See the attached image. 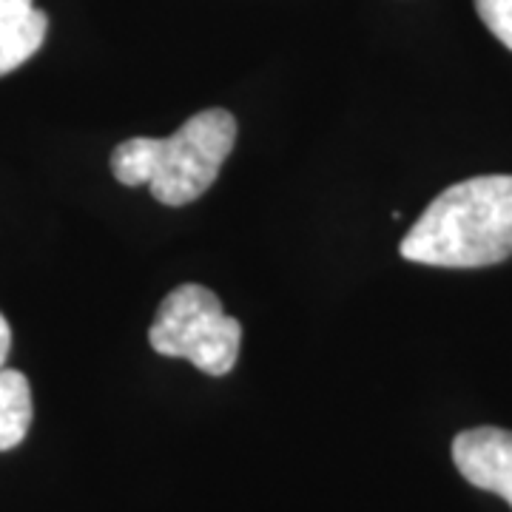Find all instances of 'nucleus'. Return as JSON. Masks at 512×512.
<instances>
[{
  "label": "nucleus",
  "instance_id": "nucleus-8",
  "mask_svg": "<svg viewBox=\"0 0 512 512\" xmlns=\"http://www.w3.org/2000/svg\"><path fill=\"white\" fill-rule=\"evenodd\" d=\"M9 350H12V328H9L6 316L0 313V370H3V365H6Z\"/></svg>",
  "mask_w": 512,
  "mask_h": 512
},
{
  "label": "nucleus",
  "instance_id": "nucleus-3",
  "mask_svg": "<svg viewBox=\"0 0 512 512\" xmlns=\"http://www.w3.org/2000/svg\"><path fill=\"white\" fill-rule=\"evenodd\" d=\"M148 342L160 356L188 359L208 376H225L237 365L242 325L225 316L217 293L188 282L165 296Z\"/></svg>",
  "mask_w": 512,
  "mask_h": 512
},
{
  "label": "nucleus",
  "instance_id": "nucleus-7",
  "mask_svg": "<svg viewBox=\"0 0 512 512\" xmlns=\"http://www.w3.org/2000/svg\"><path fill=\"white\" fill-rule=\"evenodd\" d=\"M478 18L512 52V0H476Z\"/></svg>",
  "mask_w": 512,
  "mask_h": 512
},
{
  "label": "nucleus",
  "instance_id": "nucleus-1",
  "mask_svg": "<svg viewBox=\"0 0 512 512\" xmlns=\"http://www.w3.org/2000/svg\"><path fill=\"white\" fill-rule=\"evenodd\" d=\"M399 254L433 268H487L512 256V174L444 188L404 234Z\"/></svg>",
  "mask_w": 512,
  "mask_h": 512
},
{
  "label": "nucleus",
  "instance_id": "nucleus-4",
  "mask_svg": "<svg viewBox=\"0 0 512 512\" xmlns=\"http://www.w3.org/2000/svg\"><path fill=\"white\" fill-rule=\"evenodd\" d=\"M458 473L478 490L501 495L512 507V433L501 427H473L453 441Z\"/></svg>",
  "mask_w": 512,
  "mask_h": 512
},
{
  "label": "nucleus",
  "instance_id": "nucleus-2",
  "mask_svg": "<svg viewBox=\"0 0 512 512\" xmlns=\"http://www.w3.org/2000/svg\"><path fill=\"white\" fill-rule=\"evenodd\" d=\"M237 143V120L225 109L188 117L171 137H131L111 151V174L123 185H148L151 197L180 208L217 183Z\"/></svg>",
  "mask_w": 512,
  "mask_h": 512
},
{
  "label": "nucleus",
  "instance_id": "nucleus-6",
  "mask_svg": "<svg viewBox=\"0 0 512 512\" xmlns=\"http://www.w3.org/2000/svg\"><path fill=\"white\" fill-rule=\"evenodd\" d=\"M32 387L20 370H0V453L15 450L32 427Z\"/></svg>",
  "mask_w": 512,
  "mask_h": 512
},
{
  "label": "nucleus",
  "instance_id": "nucleus-5",
  "mask_svg": "<svg viewBox=\"0 0 512 512\" xmlns=\"http://www.w3.org/2000/svg\"><path fill=\"white\" fill-rule=\"evenodd\" d=\"M49 20L35 0H0V77L20 69L46 40Z\"/></svg>",
  "mask_w": 512,
  "mask_h": 512
}]
</instances>
